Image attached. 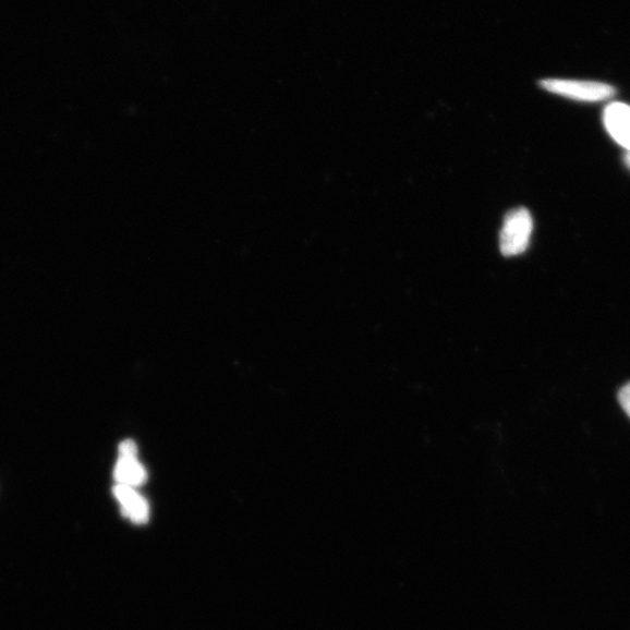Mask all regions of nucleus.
I'll return each instance as SVG.
<instances>
[{
  "label": "nucleus",
  "mask_w": 630,
  "mask_h": 630,
  "mask_svg": "<svg viewBox=\"0 0 630 630\" xmlns=\"http://www.w3.org/2000/svg\"><path fill=\"white\" fill-rule=\"evenodd\" d=\"M540 85L546 92L586 104L607 101L616 95V88L604 82L546 78Z\"/></svg>",
  "instance_id": "f257e3e1"
},
{
  "label": "nucleus",
  "mask_w": 630,
  "mask_h": 630,
  "mask_svg": "<svg viewBox=\"0 0 630 630\" xmlns=\"http://www.w3.org/2000/svg\"><path fill=\"white\" fill-rule=\"evenodd\" d=\"M533 218L525 208L510 210L505 218L500 234V251L504 256L521 255L529 246L533 234Z\"/></svg>",
  "instance_id": "f03ea898"
},
{
  "label": "nucleus",
  "mask_w": 630,
  "mask_h": 630,
  "mask_svg": "<svg viewBox=\"0 0 630 630\" xmlns=\"http://www.w3.org/2000/svg\"><path fill=\"white\" fill-rule=\"evenodd\" d=\"M603 120L608 135L630 154V106L621 102L608 105Z\"/></svg>",
  "instance_id": "7ed1b4c3"
},
{
  "label": "nucleus",
  "mask_w": 630,
  "mask_h": 630,
  "mask_svg": "<svg viewBox=\"0 0 630 630\" xmlns=\"http://www.w3.org/2000/svg\"><path fill=\"white\" fill-rule=\"evenodd\" d=\"M116 499L121 505L123 516L136 524H144L150 516V508L134 487L119 485L113 488Z\"/></svg>",
  "instance_id": "20e7f679"
},
{
  "label": "nucleus",
  "mask_w": 630,
  "mask_h": 630,
  "mask_svg": "<svg viewBox=\"0 0 630 630\" xmlns=\"http://www.w3.org/2000/svg\"><path fill=\"white\" fill-rule=\"evenodd\" d=\"M114 478L119 485L134 488L145 483L147 474L138 462L137 455L120 453L118 465L114 469Z\"/></svg>",
  "instance_id": "39448f33"
},
{
  "label": "nucleus",
  "mask_w": 630,
  "mask_h": 630,
  "mask_svg": "<svg viewBox=\"0 0 630 630\" xmlns=\"http://www.w3.org/2000/svg\"><path fill=\"white\" fill-rule=\"evenodd\" d=\"M619 402L630 419V384L626 385L619 392Z\"/></svg>",
  "instance_id": "423d86ee"
},
{
  "label": "nucleus",
  "mask_w": 630,
  "mask_h": 630,
  "mask_svg": "<svg viewBox=\"0 0 630 630\" xmlns=\"http://www.w3.org/2000/svg\"><path fill=\"white\" fill-rule=\"evenodd\" d=\"M625 161H626L627 168L630 170V154H627Z\"/></svg>",
  "instance_id": "0eeeda50"
}]
</instances>
